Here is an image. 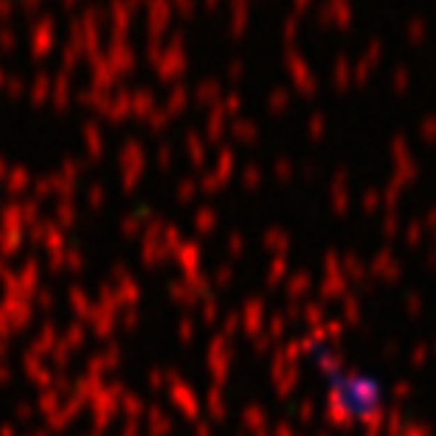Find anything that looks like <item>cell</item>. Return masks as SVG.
Listing matches in <instances>:
<instances>
[{"label":"cell","mask_w":436,"mask_h":436,"mask_svg":"<svg viewBox=\"0 0 436 436\" xmlns=\"http://www.w3.org/2000/svg\"><path fill=\"white\" fill-rule=\"evenodd\" d=\"M335 394L357 416L372 414L377 408V391H375V386L369 380H360V377H349V375H338L335 372Z\"/></svg>","instance_id":"1"}]
</instances>
